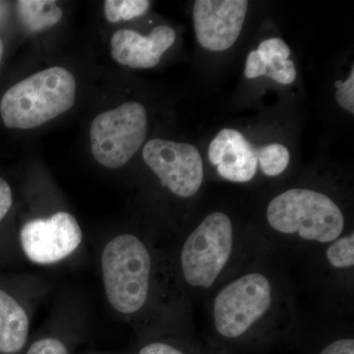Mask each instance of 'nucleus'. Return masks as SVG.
Segmentation results:
<instances>
[{
	"label": "nucleus",
	"instance_id": "obj_19",
	"mask_svg": "<svg viewBox=\"0 0 354 354\" xmlns=\"http://www.w3.org/2000/svg\"><path fill=\"white\" fill-rule=\"evenodd\" d=\"M26 354H68V351L59 339L44 337L32 344Z\"/></svg>",
	"mask_w": 354,
	"mask_h": 354
},
{
	"label": "nucleus",
	"instance_id": "obj_6",
	"mask_svg": "<svg viewBox=\"0 0 354 354\" xmlns=\"http://www.w3.org/2000/svg\"><path fill=\"white\" fill-rule=\"evenodd\" d=\"M272 304V286L260 272L245 274L228 283L216 295L214 319L216 330L227 339L245 334Z\"/></svg>",
	"mask_w": 354,
	"mask_h": 354
},
{
	"label": "nucleus",
	"instance_id": "obj_3",
	"mask_svg": "<svg viewBox=\"0 0 354 354\" xmlns=\"http://www.w3.org/2000/svg\"><path fill=\"white\" fill-rule=\"evenodd\" d=\"M268 221L277 232L299 234L307 241H337L344 227L341 209L325 194L309 189H290L272 199Z\"/></svg>",
	"mask_w": 354,
	"mask_h": 354
},
{
	"label": "nucleus",
	"instance_id": "obj_21",
	"mask_svg": "<svg viewBox=\"0 0 354 354\" xmlns=\"http://www.w3.org/2000/svg\"><path fill=\"white\" fill-rule=\"evenodd\" d=\"M12 206V191L9 184L0 177V221L6 216Z\"/></svg>",
	"mask_w": 354,
	"mask_h": 354
},
{
	"label": "nucleus",
	"instance_id": "obj_8",
	"mask_svg": "<svg viewBox=\"0 0 354 354\" xmlns=\"http://www.w3.org/2000/svg\"><path fill=\"white\" fill-rule=\"evenodd\" d=\"M20 239L28 259L36 264H55L80 245L82 230L71 214L57 212L50 218L26 223Z\"/></svg>",
	"mask_w": 354,
	"mask_h": 354
},
{
	"label": "nucleus",
	"instance_id": "obj_18",
	"mask_svg": "<svg viewBox=\"0 0 354 354\" xmlns=\"http://www.w3.org/2000/svg\"><path fill=\"white\" fill-rule=\"evenodd\" d=\"M335 87L337 88L335 93V100L341 108L348 113H354V68H351L348 78L344 82L337 81Z\"/></svg>",
	"mask_w": 354,
	"mask_h": 354
},
{
	"label": "nucleus",
	"instance_id": "obj_7",
	"mask_svg": "<svg viewBox=\"0 0 354 354\" xmlns=\"http://www.w3.org/2000/svg\"><path fill=\"white\" fill-rule=\"evenodd\" d=\"M143 158L162 186L176 196L190 198L201 188L204 167L196 147L156 138L144 146Z\"/></svg>",
	"mask_w": 354,
	"mask_h": 354
},
{
	"label": "nucleus",
	"instance_id": "obj_10",
	"mask_svg": "<svg viewBox=\"0 0 354 354\" xmlns=\"http://www.w3.org/2000/svg\"><path fill=\"white\" fill-rule=\"evenodd\" d=\"M176 39V32L169 26H158L148 36L133 30H118L111 37V57L130 68H153Z\"/></svg>",
	"mask_w": 354,
	"mask_h": 354
},
{
	"label": "nucleus",
	"instance_id": "obj_15",
	"mask_svg": "<svg viewBox=\"0 0 354 354\" xmlns=\"http://www.w3.org/2000/svg\"><path fill=\"white\" fill-rule=\"evenodd\" d=\"M150 7L147 0H106L104 15L109 23L131 20L143 15Z\"/></svg>",
	"mask_w": 354,
	"mask_h": 354
},
{
	"label": "nucleus",
	"instance_id": "obj_11",
	"mask_svg": "<svg viewBox=\"0 0 354 354\" xmlns=\"http://www.w3.org/2000/svg\"><path fill=\"white\" fill-rule=\"evenodd\" d=\"M257 149L234 129L221 130L209 146V158L223 178L248 183L257 172Z\"/></svg>",
	"mask_w": 354,
	"mask_h": 354
},
{
	"label": "nucleus",
	"instance_id": "obj_2",
	"mask_svg": "<svg viewBox=\"0 0 354 354\" xmlns=\"http://www.w3.org/2000/svg\"><path fill=\"white\" fill-rule=\"evenodd\" d=\"M152 262L148 249L138 237L121 234L104 247L102 278L109 304L116 311H139L148 298Z\"/></svg>",
	"mask_w": 354,
	"mask_h": 354
},
{
	"label": "nucleus",
	"instance_id": "obj_12",
	"mask_svg": "<svg viewBox=\"0 0 354 354\" xmlns=\"http://www.w3.org/2000/svg\"><path fill=\"white\" fill-rule=\"evenodd\" d=\"M29 318L23 307L0 290V353H19L29 334Z\"/></svg>",
	"mask_w": 354,
	"mask_h": 354
},
{
	"label": "nucleus",
	"instance_id": "obj_1",
	"mask_svg": "<svg viewBox=\"0 0 354 354\" xmlns=\"http://www.w3.org/2000/svg\"><path fill=\"white\" fill-rule=\"evenodd\" d=\"M75 95V78L68 70L50 67L9 88L0 102V114L8 128L32 129L69 111Z\"/></svg>",
	"mask_w": 354,
	"mask_h": 354
},
{
	"label": "nucleus",
	"instance_id": "obj_22",
	"mask_svg": "<svg viewBox=\"0 0 354 354\" xmlns=\"http://www.w3.org/2000/svg\"><path fill=\"white\" fill-rule=\"evenodd\" d=\"M321 354H354L353 339H342L326 346Z\"/></svg>",
	"mask_w": 354,
	"mask_h": 354
},
{
	"label": "nucleus",
	"instance_id": "obj_5",
	"mask_svg": "<svg viewBox=\"0 0 354 354\" xmlns=\"http://www.w3.org/2000/svg\"><path fill=\"white\" fill-rule=\"evenodd\" d=\"M234 245L232 223L225 214L205 218L184 243L181 268L191 286L209 288L230 259Z\"/></svg>",
	"mask_w": 354,
	"mask_h": 354
},
{
	"label": "nucleus",
	"instance_id": "obj_14",
	"mask_svg": "<svg viewBox=\"0 0 354 354\" xmlns=\"http://www.w3.org/2000/svg\"><path fill=\"white\" fill-rule=\"evenodd\" d=\"M257 160L262 171L267 176H278L290 164V155L288 148L281 144H270L256 150Z\"/></svg>",
	"mask_w": 354,
	"mask_h": 354
},
{
	"label": "nucleus",
	"instance_id": "obj_9",
	"mask_svg": "<svg viewBox=\"0 0 354 354\" xmlns=\"http://www.w3.org/2000/svg\"><path fill=\"white\" fill-rule=\"evenodd\" d=\"M246 0H197L193 22L198 43L212 51L232 48L241 36L245 21Z\"/></svg>",
	"mask_w": 354,
	"mask_h": 354
},
{
	"label": "nucleus",
	"instance_id": "obj_13",
	"mask_svg": "<svg viewBox=\"0 0 354 354\" xmlns=\"http://www.w3.org/2000/svg\"><path fill=\"white\" fill-rule=\"evenodd\" d=\"M18 15L29 31L37 32L57 25L64 15L55 1L22 0L17 2Z\"/></svg>",
	"mask_w": 354,
	"mask_h": 354
},
{
	"label": "nucleus",
	"instance_id": "obj_20",
	"mask_svg": "<svg viewBox=\"0 0 354 354\" xmlns=\"http://www.w3.org/2000/svg\"><path fill=\"white\" fill-rule=\"evenodd\" d=\"M246 78L255 79L258 77L264 76L266 74V66L264 62L261 59L257 51L252 50L249 53L246 60L245 67Z\"/></svg>",
	"mask_w": 354,
	"mask_h": 354
},
{
	"label": "nucleus",
	"instance_id": "obj_17",
	"mask_svg": "<svg viewBox=\"0 0 354 354\" xmlns=\"http://www.w3.org/2000/svg\"><path fill=\"white\" fill-rule=\"evenodd\" d=\"M327 259L333 267L351 268L354 265V234L334 242L328 248Z\"/></svg>",
	"mask_w": 354,
	"mask_h": 354
},
{
	"label": "nucleus",
	"instance_id": "obj_4",
	"mask_svg": "<svg viewBox=\"0 0 354 354\" xmlns=\"http://www.w3.org/2000/svg\"><path fill=\"white\" fill-rule=\"evenodd\" d=\"M147 129V111L138 102H127L99 114L90 128L95 160L109 169L123 167L143 145Z\"/></svg>",
	"mask_w": 354,
	"mask_h": 354
},
{
	"label": "nucleus",
	"instance_id": "obj_23",
	"mask_svg": "<svg viewBox=\"0 0 354 354\" xmlns=\"http://www.w3.org/2000/svg\"><path fill=\"white\" fill-rule=\"evenodd\" d=\"M139 354H183L180 351L162 342H153L144 346Z\"/></svg>",
	"mask_w": 354,
	"mask_h": 354
},
{
	"label": "nucleus",
	"instance_id": "obj_16",
	"mask_svg": "<svg viewBox=\"0 0 354 354\" xmlns=\"http://www.w3.org/2000/svg\"><path fill=\"white\" fill-rule=\"evenodd\" d=\"M260 58L266 66L265 76L283 85H290L295 82L297 79V69L292 60L281 57H260Z\"/></svg>",
	"mask_w": 354,
	"mask_h": 354
},
{
	"label": "nucleus",
	"instance_id": "obj_24",
	"mask_svg": "<svg viewBox=\"0 0 354 354\" xmlns=\"http://www.w3.org/2000/svg\"><path fill=\"white\" fill-rule=\"evenodd\" d=\"M2 50H3V48H2L1 41H0V62H1Z\"/></svg>",
	"mask_w": 354,
	"mask_h": 354
}]
</instances>
